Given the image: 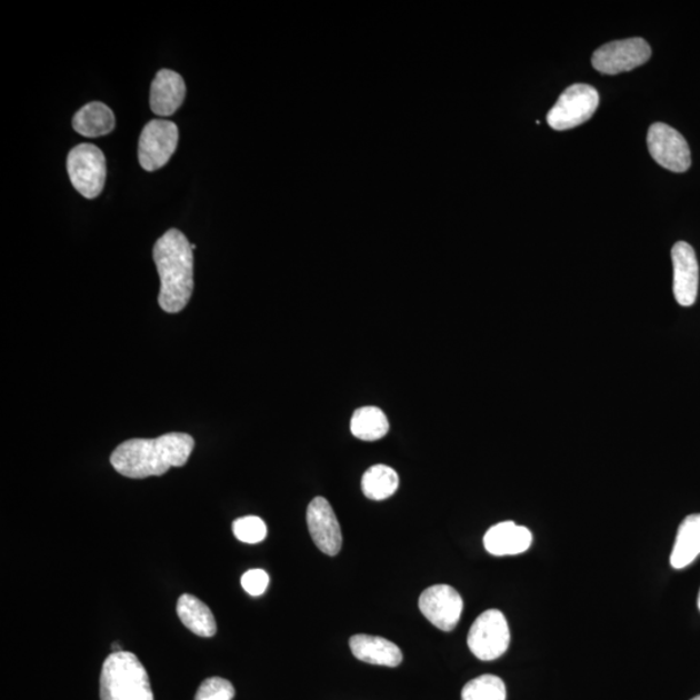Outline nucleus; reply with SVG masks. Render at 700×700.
Returning <instances> with one entry per match:
<instances>
[{
    "label": "nucleus",
    "instance_id": "nucleus-26",
    "mask_svg": "<svg viewBox=\"0 0 700 700\" xmlns=\"http://www.w3.org/2000/svg\"><path fill=\"white\" fill-rule=\"evenodd\" d=\"M691 700H700V696L692 698Z\"/></svg>",
    "mask_w": 700,
    "mask_h": 700
},
{
    "label": "nucleus",
    "instance_id": "nucleus-17",
    "mask_svg": "<svg viewBox=\"0 0 700 700\" xmlns=\"http://www.w3.org/2000/svg\"><path fill=\"white\" fill-rule=\"evenodd\" d=\"M116 127L112 109L92 101L86 104L73 117V129L83 137L98 138L109 134Z\"/></svg>",
    "mask_w": 700,
    "mask_h": 700
},
{
    "label": "nucleus",
    "instance_id": "nucleus-4",
    "mask_svg": "<svg viewBox=\"0 0 700 700\" xmlns=\"http://www.w3.org/2000/svg\"><path fill=\"white\" fill-rule=\"evenodd\" d=\"M67 169L70 182L86 199H96L103 191L107 161L97 146L83 143L74 147L68 154Z\"/></svg>",
    "mask_w": 700,
    "mask_h": 700
},
{
    "label": "nucleus",
    "instance_id": "nucleus-8",
    "mask_svg": "<svg viewBox=\"0 0 700 700\" xmlns=\"http://www.w3.org/2000/svg\"><path fill=\"white\" fill-rule=\"evenodd\" d=\"M177 124L167 120H151L140 134L138 158L140 167L156 171L167 166L178 146Z\"/></svg>",
    "mask_w": 700,
    "mask_h": 700
},
{
    "label": "nucleus",
    "instance_id": "nucleus-12",
    "mask_svg": "<svg viewBox=\"0 0 700 700\" xmlns=\"http://www.w3.org/2000/svg\"><path fill=\"white\" fill-rule=\"evenodd\" d=\"M673 293L681 307L694 306L699 287V264L694 249L687 241L672 248Z\"/></svg>",
    "mask_w": 700,
    "mask_h": 700
},
{
    "label": "nucleus",
    "instance_id": "nucleus-20",
    "mask_svg": "<svg viewBox=\"0 0 700 700\" xmlns=\"http://www.w3.org/2000/svg\"><path fill=\"white\" fill-rule=\"evenodd\" d=\"M350 431L354 438L362 441H377L383 439L389 431L388 418L383 410L376 407H364L356 410Z\"/></svg>",
    "mask_w": 700,
    "mask_h": 700
},
{
    "label": "nucleus",
    "instance_id": "nucleus-10",
    "mask_svg": "<svg viewBox=\"0 0 700 700\" xmlns=\"http://www.w3.org/2000/svg\"><path fill=\"white\" fill-rule=\"evenodd\" d=\"M419 610L436 628L451 632L461 619L463 599L454 588L433 586L420 594Z\"/></svg>",
    "mask_w": 700,
    "mask_h": 700
},
{
    "label": "nucleus",
    "instance_id": "nucleus-1",
    "mask_svg": "<svg viewBox=\"0 0 700 700\" xmlns=\"http://www.w3.org/2000/svg\"><path fill=\"white\" fill-rule=\"evenodd\" d=\"M193 448L192 436L181 432L162 434L158 439H131L116 448L111 463L124 478L161 477L171 467H183Z\"/></svg>",
    "mask_w": 700,
    "mask_h": 700
},
{
    "label": "nucleus",
    "instance_id": "nucleus-25",
    "mask_svg": "<svg viewBox=\"0 0 700 700\" xmlns=\"http://www.w3.org/2000/svg\"><path fill=\"white\" fill-rule=\"evenodd\" d=\"M698 607H699V610H700V590H699V596H698Z\"/></svg>",
    "mask_w": 700,
    "mask_h": 700
},
{
    "label": "nucleus",
    "instance_id": "nucleus-15",
    "mask_svg": "<svg viewBox=\"0 0 700 700\" xmlns=\"http://www.w3.org/2000/svg\"><path fill=\"white\" fill-rule=\"evenodd\" d=\"M350 650L363 663L384 667H399L402 663V651L396 643L383 637L356 634L350 638Z\"/></svg>",
    "mask_w": 700,
    "mask_h": 700
},
{
    "label": "nucleus",
    "instance_id": "nucleus-9",
    "mask_svg": "<svg viewBox=\"0 0 700 700\" xmlns=\"http://www.w3.org/2000/svg\"><path fill=\"white\" fill-rule=\"evenodd\" d=\"M648 147L651 158L659 166L684 173L691 166L690 147L679 131L663 122L651 124L648 132Z\"/></svg>",
    "mask_w": 700,
    "mask_h": 700
},
{
    "label": "nucleus",
    "instance_id": "nucleus-19",
    "mask_svg": "<svg viewBox=\"0 0 700 700\" xmlns=\"http://www.w3.org/2000/svg\"><path fill=\"white\" fill-rule=\"evenodd\" d=\"M399 486V474L386 464L370 467L362 478V492L372 501L387 500L396 493Z\"/></svg>",
    "mask_w": 700,
    "mask_h": 700
},
{
    "label": "nucleus",
    "instance_id": "nucleus-16",
    "mask_svg": "<svg viewBox=\"0 0 700 700\" xmlns=\"http://www.w3.org/2000/svg\"><path fill=\"white\" fill-rule=\"evenodd\" d=\"M179 620L187 629L199 637H213L217 632L216 619L209 607L191 594L179 597L177 603Z\"/></svg>",
    "mask_w": 700,
    "mask_h": 700
},
{
    "label": "nucleus",
    "instance_id": "nucleus-6",
    "mask_svg": "<svg viewBox=\"0 0 700 700\" xmlns=\"http://www.w3.org/2000/svg\"><path fill=\"white\" fill-rule=\"evenodd\" d=\"M467 643L474 657L492 661L503 656L510 644L508 620L500 610H488L473 621Z\"/></svg>",
    "mask_w": 700,
    "mask_h": 700
},
{
    "label": "nucleus",
    "instance_id": "nucleus-21",
    "mask_svg": "<svg viewBox=\"0 0 700 700\" xmlns=\"http://www.w3.org/2000/svg\"><path fill=\"white\" fill-rule=\"evenodd\" d=\"M504 682L494 674H482L464 684L462 700H506Z\"/></svg>",
    "mask_w": 700,
    "mask_h": 700
},
{
    "label": "nucleus",
    "instance_id": "nucleus-7",
    "mask_svg": "<svg viewBox=\"0 0 700 700\" xmlns=\"http://www.w3.org/2000/svg\"><path fill=\"white\" fill-rule=\"evenodd\" d=\"M651 58V47L642 38H628L599 47L591 64L603 74L630 72Z\"/></svg>",
    "mask_w": 700,
    "mask_h": 700
},
{
    "label": "nucleus",
    "instance_id": "nucleus-2",
    "mask_svg": "<svg viewBox=\"0 0 700 700\" xmlns=\"http://www.w3.org/2000/svg\"><path fill=\"white\" fill-rule=\"evenodd\" d=\"M153 261L161 282L159 306L167 313H179L193 292V253L189 239L176 229L163 233L153 247Z\"/></svg>",
    "mask_w": 700,
    "mask_h": 700
},
{
    "label": "nucleus",
    "instance_id": "nucleus-13",
    "mask_svg": "<svg viewBox=\"0 0 700 700\" xmlns=\"http://www.w3.org/2000/svg\"><path fill=\"white\" fill-rule=\"evenodd\" d=\"M184 97L186 84L182 76L169 69L159 70L151 86L152 112L160 117L174 114L183 104Z\"/></svg>",
    "mask_w": 700,
    "mask_h": 700
},
{
    "label": "nucleus",
    "instance_id": "nucleus-3",
    "mask_svg": "<svg viewBox=\"0 0 700 700\" xmlns=\"http://www.w3.org/2000/svg\"><path fill=\"white\" fill-rule=\"evenodd\" d=\"M100 700H153L150 677L132 652H112L101 668Z\"/></svg>",
    "mask_w": 700,
    "mask_h": 700
},
{
    "label": "nucleus",
    "instance_id": "nucleus-5",
    "mask_svg": "<svg viewBox=\"0 0 700 700\" xmlns=\"http://www.w3.org/2000/svg\"><path fill=\"white\" fill-rule=\"evenodd\" d=\"M599 106V93L586 83L567 88L548 113V123L554 130H570L590 120Z\"/></svg>",
    "mask_w": 700,
    "mask_h": 700
},
{
    "label": "nucleus",
    "instance_id": "nucleus-14",
    "mask_svg": "<svg viewBox=\"0 0 700 700\" xmlns=\"http://www.w3.org/2000/svg\"><path fill=\"white\" fill-rule=\"evenodd\" d=\"M532 544V533L528 528L513 521H502L489 529L484 536V547L496 557L518 556Z\"/></svg>",
    "mask_w": 700,
    "mask_h": 700
},
{
    "label": "nucleus",
    "instance_id": "nucleus-22",
    "mask_svg": "<svg viewBox=\"0 0 700 700\" xmlns=\"http://www.w3.org/2000/svg\"><path fill=\"white\" fill-rule=\"evenodd\" d=\"M232 532L241 542L259 543L267 539L268 527L261 518L249 516L233 521Z\"/></svg>",
    "mask_w": 700,
    "mask_h": 700
},
{
    "label": "nucleus",
    "instance_id": "nucleus-11",
    "mask_svg": "<svg viewBox=\"0 0 700 700\" xmlns=\"http://www.w3.org/2000/svg\"><path fill=\"white\" fill-rule=\"evenodd\" d=\"M307 523L316 547L327 556H338L342 544L341 528L326 498L316 497L309 503Z\"/></svg>",
    "mask_w": 700,
    "mask_h": 700
},
{
    "label": "nucleus",
    "instance_id": "nucleus-23",
    "mask_svg": "<svg viewBox=\"0 0 700 700\" xmlns=\"http://www.w3.org/2000/svg\"><path fill=\"white\" fill-rule=\"evenodd\" d=\"M233 697H236V689L229 680L222 677H210L201 682L194 700H232Z\"/></svg>",
    "mask_w": 700,
    "mask_h": 700
},
{
    "label": "nucleus",
    "instance_id": "nucleus-24",
    "mask_svg": "<svg viewBox=\"0 0 700 700\" xmlns=\"http://www.w3.org/2000/svg\"><path fill=\"white\" fill-rule=\"evenodd\" d=\"M241 587L249 596H262L269 587V574L263 570H249L241 578Z\"/></svg>",
    "mask_w": 700,
    "mask_h": 700
},
{
    "label": "nucleus",
    "instance_id": "nucleus-18",
    "mask_svg": "<svg viewBox=\"0 0 700 700\" xmlns=\"http://www.w3.org/2000/svg\"><path fill=\"white\" fill-rule=\"evenodd\" d=\"M700 554V513L684 518L677 532L671 554V566L676 570L690 566Z\"/></svg>",
    "mask_w": 700,
    "mask_h": 700
}]
</instances>
